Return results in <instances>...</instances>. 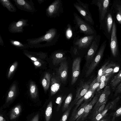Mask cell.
I'll list each match as a JSON object with an SVG mask.
<instances>
[{
    "mask_svg": "<svg viewBox=\"0 0 121 121\" xmlns=\"http://www.w3.org/2000/svg\"><path fill=\"white\" fill-rule=\"evenodd\" d=\"M60 36L57 30L55 28L49 29L45 34L39 37L27 39V44L29 47H41L55 44Z\"/></svg>",
    "mask_w": 121,
    "mask_h": 121,
    "instance_id": "1",
    "label": "cell"
},
{
    "mask_svg": "<svg viewBox=\"0 0 121 121\" xmlns=\"http://www.w3.org/2000/svg\"><path fill=\"white\" fill-rule=\"evenodd\" d=\"M73 15L75 26L80 33L85 35H97L96 31L93 26L82 19L76 13L74 12Z\"/></svg>",
    "mask_w": 121,
    "mask_h": 121,
    "instance_id": "2",
    "label": "cell"
},
{
    "mask_svg": "<svg viewBox=\"0 0 121 121\" xmlns=\"http://www.w3.org/2000/svg\"><path fill=\"white\" fill-rule=\"evenodd\" d=\"M77 2H75L73 4L74 7L83 19L93 26L94 24V22L89 10V4L84 3L80 0H77Z\"/></svg>",
    "mask_w": 121,
    "mask_h": 121,
    "instance_id": "3",
    "label": "cell"
},
{
    "mask_svg": "<svg viewBox=\"0 0 121 121\" xmlns=\"http://www.w3.org/2000/svg\"><path fill=\"white\" fill-rule=\"evenodd\" d=\"M114 21L110 8L108 10L103 21L99 29L102 30L107 38L110 40L112 34V25Z\"/></svg>",
    "mask_w": 121,
    "mask_h": 121,
    "instance_id": "4",
    "label": "cell"
},
{
    "mask_svg": "<svg viewBox=\"0 0 121 121\" xmlns=\"http://www.w3.org/2000/svg\"><path fill=\"white\" fill-rule=\"evenodd\" d=\"M63 12V7L61 0H55L46 9V14L50 18L59 17Z\"/></svg>",
    "mask_w": 121,
    "mask_h": 121,
    "instance_id": "5",
    "label": "cell"
},
{
    "mask_svg": "<svg viewBox=\"0 0 121 121\" xmlns=\"http://www.w3.org/2000/svg\"><path fill=\"white\" fill-rule=\"evenodd\" d=\"M110 86L107 85L105 87L98 100L93 107L88 118L90 119L92 118L94 116L96 112L102 105L105 104L107 102L109 96L111 93Z\"/></svg>",
    "mask_w": 121,
    "mask_h": 121,
    "instance_id": "6",
    "label": "cell"
},
{
    "mask_svg": "<svg viewBox=\"0 0 121 121\" xmlns=\"http://www.w3.org/2000/svg\"><path fill=\"white\" fill-rule=\"evenodd\" d=\"M111 0H93L92 4L96 5L98 8L99 14V19L100 27L105 15L110 8Z\"/></svg>",
    "mask_w": 121,
    "mask_h": 121,
    "instance_id": "7",
    "label": "cell"
},
{
    "mask_svg": "<svg viewBox=\"0 0 121 121\" xmlns=\"http://www.w3.org/2000/svg\"><path fill=\"white\" fill-rule=\"evenodd\" d=\"M107 44L105 40L102 43L99 48L93 60L91 61L86 72V77L89 76L93 72L101 59Z\"/></svg>",
    "mask_w": 121,
    "mask_h": 121,
    "instance_id": "8",
    "label": "cell"
},
{
    "mask_svg": "<svg viewBox=\"0 0 121 121\" xmlns=\"http://www.w3.org/2000/svg\"><path fill=\"white\" fill-rule=\"evenodd\" d=\"M97 35H85L80 38L76 37L74 38L73 43L74 47L78 49L89 48L93 41Z\"/></svg>",
    "mask_w": 121,
    "mask_h": 121,
    "instance_id": "9",
    "label": "cell"
},
{
    "mask_svg": "<svg viewBox=\"0 0 121 121\" xmlns=\"http://www.w3.org/2000/svg\"><path fill=\"white\" fill-rule=\"evenodd\" d=\"M101 36L98 35L93 41L86 56V65L88 67L94 58L100 44Z\"/></svg>",
    "mask_w": 121,
    "mask_h": 121,
    "instance_id": "10",
    "label": "cell"
},
{
    "mask_svg": "<svg viewBox=\"0 0 121 121\" xmlns=\"http://www.w3.org/2000/svg\"><path fill=\"white\" fill-rule=\"evenodd\" d=\"M110 42V47L112 54L113 57H116L118 54L119 48L117 36V26L114 19Z\"/></svg>",
    "mask_w": 121,
    "mask_h": 121,
    "instance_id": "11",
    "label": "cell"
},
{
    "mask_svg": "<svg viewBox=\"0 0 121 121\" xmlns=\"http://www.w3.org/2000/svg\"><path fill=\"white\" fill-rule=\"evenodd\" d=\"M103 91L101 90L99 92H97L93 98L86 106L83 113L76 121H84L86 119L87 116L90 113Z\"/></svg>",
    "mask_w": 121,
    "mask_h": 121,
    "instance_id": "12",
    "label": "cell"
},
{
    "mask_svg": "<svg viewBox=\"0 0 121 121\" xmlns=\"http://www.w3.org/2000/svg\"><path fill=\"white\" fill-rule=\"evenodd\" d=\"M28 20L21 19L17 22L13 21L9 25V31L12 33H21L23 32L24 27L29 25Z\"/></svg>",
    "mask_w": 121,
    "mask_h": 121,
    "instance_id": "13",
    "label": "cell"
},
{
    "mask_svg": "<svg viewBox=\"0 0 121 121\" xmlns=\"http://www.w3.org/2000/svg\"><path fill=\"white\" fill-rule=\"evenodd\" d=\"M90 83V82L89 81H81L80 82L77 90L75 97L70 104L73 107L86 93L89 89Z\"/></svg>",
    "mask_w": 121,
    "mask_h": 121,
    "instance_id": "14",
    "label": "cell"
},
{
    "mask_svg": "<svg viewBox=\"0 0 121 121\" xmlns=\"http://www.w3.org/2000/svg\"><path fill=\"white\" fill-rule=\"evenodd\" d=\"M13 0L17 8L21 10L32 13L36 11L34 4L31 0Z\"/></svg>",
    "mask_w": 121,
    "mask_h": 121,
    "instance_id": "15",
    "label": "cell"
},
{
    "mask_svg": "<svg viewBox=\"0 0 121 121\" xmlns=\"http://www.w3.org/2000/svg\"><path fill=\"white\" fill-rule=\"evenodd\" d=\"M113 17L121 26V1H113L110 8Z\"/></svg>",
    "mask_w": 121,
    "mask_h": 121,
    "instance_id": "16",
    "label": "cell"
},
{
    "mask_svg": "<svg viewBox=\"0 0 121 121\" xmlns=\"http://www.w3.org/2000/svg\"><path fill=\"white\" fill-rule=\"evenodd\" d=\"M81 61V58L78 57L75 58L73 62L71 81V84L72 85L75 83L79 75Z\"/></svg>",
    "mask_w": 121,
    "mask_h": 121,
    "instance_id": "17",
    "label": "cell"
},
{
    "mask_svg": "<svg viewBox=\"0 0 121 121\" xmlns=\"http://www.w3.org/2000/svg\"><path fill=\"white\" fill-rule=\"evenodd\" d=\"M68 65L67 62L65 60L61 63L58 69L59 77L63 82L66 81L68 76Z\"/></svg>",
    "mask_w": 121,
    "mask_h": 121,
    "instance_id": "18",
    "label": "cell"
},
{
    "mask_svg": "<svg viewBox=\"0 0 121 121\" xmlns=\"http://www.w3.org/2000/svg\"><path fill=\"white\" fill-rule=\"evenodd\" d=\"M95 91L89 88L86 93L75 104V106L73 109L71 114L74 113L78 109V107L83 101L84 102H89L94 97Z\"/></svg>",
    "mask_w": 121,
    "mask_h": 121,
    "instance_id": "19",
    "label": "cell"
},
{
    "mask_svg": "<svg viewBox=\"0 0 121 121\" xmlns=\"http://www.w3.org/2000/svg\"><path fill=\"white\" fill-rule=\"evenodd\" d=\"M112 104L111 102L108 103L102 111L98 112L96 115L88 121H99L107 114V112L109 110L111 109Z\"/></svg>",
    "mask_w": 121,
    "mask_h": 121,
    "instance_id": "20",
    "label": "cell"
},
{
    "mask_svg": "<svg viewBox=\"0 0 121 121\" xmlns=\"http://www.w3.org/2000/svg\"><path fill=\"white\" fill-rule=\"evenodd\" d=\"M60 79L59 77H53L52 79L51 92L52 95L56 94L60 90Z\"/></svg>",
    "mask_w": 121,
    "mask_h": 121,
    "instance_id": "21",
    "label": "cell"
},
{
    "mask_svg": "<svg viewBox=\"0 0 121 121\" xmlns=\"http://www.w3.org/2000/svg\"><path fill=\"white\" fill-rule=\"evenodd\" d=\"M89 102H84L77 109L76 112L71 115L69 121H76L78 118L83 113L85 108Z\"/></svg>",
    "mask_w": 121,
    "mask_h": 121,
    "instance_id": "22",
    "label": "cell"
},
{
    "mask_svg": "<svg viewBox=\"0 0 121 121\" xmlns=\"http://www.w3.org/2000/svg\"><path fill=\"white\" fill-rule=\"evenodd\" d=\"M65 53L59 51L56 52L53 56V61L54 64L57 65L65 60L66 59Z\"/></svg>",
    "mask_w": 121,
    "mask_h": 121,
    "instance_id": "23",
    "label": "cell"
},
{
    "mask_svg": "<svg viewBox=\"0 0 121 121\" xmlns=\"http://www.w3.org/2000/svg\"><path fill=\"white\" fill-rule=\"evenodd\" d=\"M119 65L112 62H109L104 70L103 75L110 73H114L119 71Z\"/></svg>",
    "mask_w": 121,
    "mask_h": 121,
    "instance_id": "24",
    "label": "cell"
},
{
    "mask_svg": "<svg viewBox=\"0 0 121 121\" xmlns=\"http://www.w3.org/2000/svg\"><path fill=\"white\" fill-rule=\"evenodd\" d=\"M121 82V70L114 76L111 80L110 84L113 90H115L118 85Z\"/></svg>",
    "mask_w": 121,
    "mask_h": 121,
    "instance_id": "25",
    "label": "cell"
},
{
    "mask_svg": "<svg viewBox=\"0 0 121 121\" xmlns=\"http://www.w3.org/2000/svg\"><path fill=\"white\" fill-rule=\"evenodd\" d=\"M0 3L3 6L11 12H15L16 11V8L9 0H0Z\"/></svg>",
    "mask_w": 121,
    "mask_h": 121,
    "instance_id": "26",
    "label": "cell"
},
{
    "mask_svg": "<svg viewBox=\"0 0 121 121\" xmlns=\"http://www.w3.org/2000/svg\"><path fill=\"white\" fill-rule=\"evenodd\" d=\"M21 111V107L18 105L14 107L12 110L10 115V118L12 120L17 118L20 114Z\"/></svg>",
    "mask_w": 121,
    "mask_h": 121,
    "instance_id": "27",
    "label": "cell"
},
{
    "mask_svg": "<svg viewBox=\"0 0 121 121\" xmlns=\"http://www.w3.org/2000/svg\"><path fill=\"white\" fill-rule=\"evenodd\" d=\"M73 94L71 93H69L66 98L62 107V111H65L69 107L70 104L73 98Z\"/></svg>",
    "mask_w": 121,
    "mask_h": 121,
    "instance_id": "28",
    "label": "cell"
},
{
    "mask_svg": "<svg viewBox=\"0 0 121 121\" xmlns=\"http://www.w3.org/2000/svg\"><path fill=\"white\" fill-rule=\"evenodd\" d=\"M52 104L50 101L48 105L45 112V118L46 121H49L52 114Z\"/></svg>",
    "mask_w": 121,
    "mask_h": 121,
    "instance_id": "29",
    "label": "cell"
},
{
    "mask_svg": "<svg viewBox=\"0 0 121 121\" xmlns=\"http://www.w3.org/2000/svg\"><path fill=\"white\" fill-rule=\"evenodd\" d=\"M9 40L11 44L15 47L21 49L27 48L29 47L27 43H23L21 42L13 39Z\"/></svg>",
    "mask_w": 121,
    "mask_h": 121,
    "instance_id": "30",
    "label": "cell"
},
{
    "mask_svg": "<svg viewBox=\"0 0 121 121\" xmlns=\"http://www.w3.org/2000/svg\"><path fill=\"white\" fill-rule=\"evenodd\" d=\"M109 62V60L105 62L99 70L97 77L96 78L98 82H100V78L102 75L104 70Z\"/></svg>",
    "mask_w": 121,
    "mask_h": 121,
    "instance_id": "31",
    "label": "cell"
},
{
    "mask_svg": "<svg viewBox=\"0 0 121 121\" xmlns=\"http://www.w3.org/2000/svg\"><path fill=\"white\" fill-rule=\"evenodd\" d=\"M50 74L48 73L46 74L44 78L42 81V85L45 90L48 89L49 87L50 83Z\"/></svg>",
    "mask_w": 121,
    "mask_h": 121,
    "instance_id": "32",
    "label": "cell"
},
{
    "mask_svg": "<svg viewBox=\"0 0 121 121\" xmlns=\"http://www.w3.org/2000/svg\"><path fill=\"white\" fill-rule=\"evenodd\" d=\"M65 36L67 39H69L73 36V31L71 25L69 24L67 26L65 31Z\"/></svg>",
    "mask_w": 121,
    "mask_h": 121,
    "instance_id": "33",
    "label": "cell"
},
{
    "mask_svg": "<svg viewBox=\"0 0 121 121\" xmlns=\"http://www.w3.org/2000/svg\"><path fill=\"white\" fill-rule=\"evenodd\" d=\"M72 107V106L70 105L69 108L63 113L59 121H67Z\"/></svg>",
    "mask_w": 121,
    "mask_h": 121,
    "instance_id": "34",
    "label": "cell"
},
{
    "mask_svg": "<svg viewBox=\"0 0 121 121\" xmlns=\"http://www.w3.org/2000/svg\"><path fill=\"white\" fill-rule=\"evenodd\" d=\"M109 115L112 117L111 121H114L116 118L121 116V106L114 112L111 113Z\"/></svg>",
    "mask_w": 121,
    "mask_h": 121,
    "instance_id": "35",
    "label": "cell"
},
{
    "mask_svg": "<svg viewBox=\"0 0 121 121\" xmlns=\"http://www.w3.org/2000/svg\"><path fill=\"white\" fill-rule=\"evenodd\" d=\"M100 82H98L97 81L96 78L90 83L89 85V88L95 91L99 87Z\"/></svg>",
    "mask_w": 121,
    "mask_h": 121,
    "instance_id": "36",
    "label": "cell"
},
{
    "mask_svg": "<svg viewBox=\"0 0 121 121\" xmlns=\"http://www.w3.org/2000/svg\"><path fill=\"white\" fill-rule=\"evenodd\" d=\"M65 98V96H60L57 97L56 99V102L58 105L56 111L58 112L59 110L61 104Z\"/></svg>",
    "mask_w": 121,
    "mask_h": 121,
    "instance_id": "37",
    "label": "cell"
},
{
    "mask_svg": "<svg viewBox=\"0 0 121 121\" xmlns=\"http://www.w3.org/2000/svg\"><path fill=\"white\" fill-rule=\"evenodd\" d=\"M113 74V73H110L103 75L100 78V82H103L109 79Z\"/></svg>",
    "mask_w": 121,
    "mask_h": 121,
    "instance_id": "38",
    "label": "cell"
},
{
    "mask_svg": "<svg viewBox=\"0 0 121 121\" xmlns=\"http://www.w3.org/2000/svg\"><path fill=\"white\" fill-rule=\"evenodd\" d=\"M121 97L120 96H118L114 99L111 102L112 104V108L111 109H115L117 103L119 101Z\"/></svg>",
    "mask_w": 121,
    "mask_h": 121,
    "instance_id": "39",
    "label": "cell"
},
{
    "mask_svg": "<svg viewBox=\"0 0 121 121\" xmlns=\"http://www.w3.org/2000/svg\"><path fill=\"white\" fill-rule=\"evenodd\" d=\"M109 80V79H108L104 82H101L99 87L97 89V92H99L104 87H105L107 85Z\"/></svg>",
    "mask_w": 121,
    "mask_h": 121,
    "instance_id": "40",
    "label": "cell"
},
{
    "mask_svg": "<svg viewBox=\"0 0 121 121\" xmlns=\"http://www.w3.org/2000/svg\"><path fill=\"white\" fill-rule=\"evenodd\" d=\"M111 116L108 115L107 113L99 121H111L110 119Z\"/></svg>",
    "mask_w": 121,
    "mask_h": 121,
    "instance_id": "41",
    "label": "cell"
},
{
    "mask_svg": "<svg viewBox=\"0 0 121 121\" xmlns=\"http://www.w3.org/2000/svg\"><path fill=\"white\" fill-rule=\"evenodd\" d=\"M35 87L34 86H32L30 88V92L32 94V96L33 98H35L36 96L34 93L35 91Z\"/></svg>",
    "mask_w": 121,
    "mask_h": 121,
    "instance_id": "42",
    "label": "cell"
},
{
    "mask_svg": "<svg viewBox=\"0 0 121 121\" xmlns=\"http://www.w3.org/2000/svg\"><path fill=\"white\" fill-rule=\"evenodd\" d=\"M14 94V92L12 91L11 90L9 92L7 100V102L13 97Z\"/></svg>",
    "mask_w": 121,
    "mask_h": 121,
    "instance_id": "43",
    "label": "cell"
},
{
    "mask_svg": "<svg viewBox=\"0 0 121 121\" xmlns=\"http://www.w3.org/2000/svg\"><path fill=\"white\" fill-rule=\"evenodd\" d=\"M114 95L116 96L119 93H121V86L116 87L115 89Z\"/></svg>",
    "mask_w": 121,
    "mask_h": 121,
    "instance_id": "44",
    "label": "cell"
},
{
    "mask_svg": "<svg viewBox=\"0 0 121 121\" xmlns=\"http://www.w3.org/2000/svg\"><path fill=\"white\" fill-rule=\"evenodd\" d=\"M15 65H13L10 67V69L9 71V72L8 76H10L11 73L13 71L15 68Z\"/></svg>",
    "mask_w": 121,
    "mask_h": 121,
    "instance_id": "45",
    "label": "cell"
},
{
    "mask_svg": "<svg viewBox=\"0 0 121 121\" xmlns=\"http://www.w3.org/2000/svg\"><path fill=\"white\" fill-rule=\"evenodd\" d=\"M39 117V114L38 113L34 116L31 121H38Z\"/></svg>",
    "mask_w": 121,
    "mask_h": 121,
    "instance_id": "46",
    "label": "cell"
},
{
    "mask_svg": "<svg viewBox=\"0 0 121 121\" xmlns=\"http://www.w3.org/2000/svg\"><path fill=\"white\" fill-rule=\"evenodd\" d=\"M73 52L75 55H77L78 54V52L77 49L76 47H73Z\"/></svg>",
    "mask_w": 121,
    "mask_h": 121,
    "instance_id": "47",
    "label": "cell"
},
{
    "mask_svg": "<svg viewBox=\"0 0 121 121\" xmlns=\"http://www.w3.org/2000/svg\"><path fill=\"white\" fill-rule=\"evenodd\" d=\"M0 44L1 45L3 46L4 44V43L3 39L1 36H0Z\"/></svg>",
    "mask_w": 121,
    "mask_h": 121,
    "instance_id": "48",
    "label": "cell"
},
{
    "mask_svg": "<svg viewBox=\"0 0 121 121\" xmlns=\"http://www.w3.org/2000/svg\"><path fill=\"white\" fill-rule=\"evenodd\" d=\"M0 121H6L5 119L1 115L0 116Z\"/></svg>",
    "mask_w": 121,
    "mask_h": 121,
    "instance_id": "49",
    "label": "cell"
},
{
    "mask_svg": "<svg viewBox=\"0 0 121 121\" xmlns=\"http://www.w3.org/2000/svg\"><path fill=\"white\" fill-rule=\"evenodd\" d=\"M45 0H38L37 1L40 4H41Z\"/></svg>",
    "mask_w": 121,
    "mask_h": 121,
    "instance_id": "50",
    "label": "cell"
},
{
    "mask_svg": "<svg viewBox=\"0 0 121 121\" xmlns=\"http://www.w3.org/2000/svg\"><path fill=\"white\" fill-rule=\"evenodd\" d=\"M31 59L34 61H36L37 60V59L34 57H31Z\"/></svg>",
    "mask_w": 121,
    "mask_h": 121,
    "instance_id": "51",
    "label": "cell"
},
{
    "mask_svg": "<svg viewBox=\"0 0 121 121\" xmlns=\"http://www.w3.org/2000/svg\"><path fill=\"white\" fill-rule=\"evenodd\" d=\"M39 64V62L38 61H35L34 62L35 64L36 65H38Z\"/></svg>",
    "mask_w": 121,
    "mask_h": 121,
    "instance_id": "52",
    "label": "cell"
},
{
    "mask_svg": "<svg viewBox=\"0 0 121 121\" xmlns=\"http://www.w3.org/2000/svg\"><path fill=\"white\" fill-rule=\"evenodd\" d=\"M121 86V82L118 85L117 87H118Z\"/></svg>",
    "mask_w": 121,
    "mask_h": 121,
    "instance_id": "53",
    "label": "cell"
}]
</instances>
